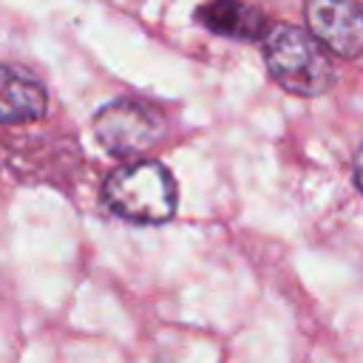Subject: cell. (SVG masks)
<instances>
[{
	"label": "cell",
	"mask_w": 363,
	"mask_h": 363,
	"mask_svg": "<svg viewBox=\"0 0 363 363\" xmlns=\"http://www.w3.org/2000/svg\"><path fill=\"white\" fill-rule=\"evenodd\" d=\"M264 57L272 79L298 96H318L335 79L329 51L303 28L281 23L264 37Z\"/></svg>",
	"instance_id": "obj_1"
},
{
	"label": "cell",
	"mask_w": 363,
	"mask_h": 363,
	"mask_svg": "<svg viewBox=\"0 0 363 363\" xmlns=\"http://www.w3.org/2000/svg\"><path fill=\"white\" fill-rule=\"evenodd\" d=\"M105 204L125 221L162 224L176 213V182L159 162H133L105 179Z\"/></svg>",
	"instance_id": "obj_2"
},
{
	"label": "cell",
	"mask_w": 363,
	"mask_h": 363,
	"mask_svg": "<svg viewBox=\"0 0 363 363\" xmlns=\"http://www.w3.org/2000/svg\"><path fill=\"white\" fill-rule=\"evenodd\" d=\"M162 113L139 99H116L94 113V136L113 156L145 153L162 139Z\"/></svg>",
	"instance_id": "obj_3"
},
{
	"label": "cell",
	"mask_w": 363,
	"mask_h": 363,
	"mask_svg": "<svg viewBox=\"0 0 363 363\" xmlns=\"http://www.w3.org/2000/svg\"><path fill=\"white\" fill-rule=\"evenodd\" d=\"M309 34L337 57L363 54V0H303Z\"/></svg>",
	"instance_id": "obj_4"
},
{
	"label": "cell",
	"mask_w": 363,
	"mask_h": 363,
	"mask_svg": "<svg viewBox=\"0 0 363 363\" xmlns=\"http://www.w3.org/2000/svg\"><path fill=\"white\" fill-rule=\"evenodd\" d=\"M48 111V91L43 82L20 68L0 62V122L3 125H23L43 119Z\"/></svg>",
	"instance_id": "obj_5"
},
{
	"label": "cell",
	"mask_w": 363,
	"mask_h": 363,
	"mask_svg": "<svg viewBox=\"0 0 363 363\" xmlns=\"http://www.w3.org/2000/svg\"><path fill=\"white\" fill-rule=\"evenodd\" d=\"M199 23H204L210 31L221 37H235V40H261L267 37L269 26L267 17L241 0H210L199 9Z\"/></svg>",
	"instance_id": "obj_6"
},
{
	"label": "cell",
	"mask_w": 363,
	"mask_h": 363,
	"mask_svg": "<svg viewBox=\"0 0 363 363\" xmlns=\"http://www.w3.org/2000/svg\"><path fill=\"white\" fill-rule=\"evenodd\" d=\"M352 173H354V182H357V187L363 190V147L354 153V162H352Z\"/></svg>",
	"instance_id": "obj_7"
}]
</instances>
